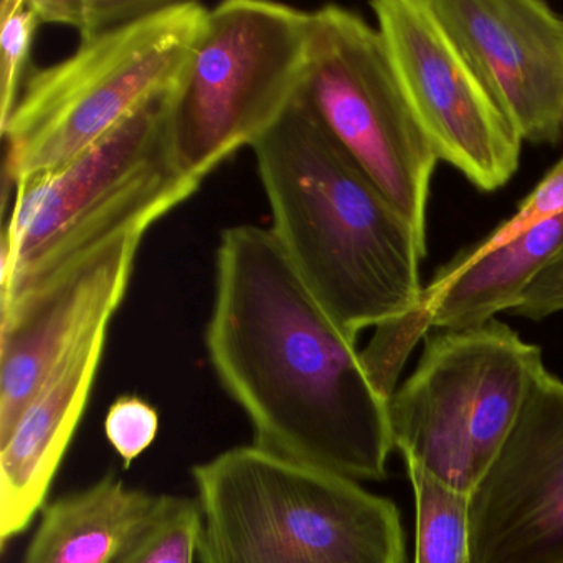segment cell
<instances>
[{
  "mask_svg": "<svg viewBox=\"0 0 563 563\" xmlns=\"http://www.w3.org/2000/svg\"><path fill=\"white\" fill-rule=\"evenodd\" d=\"M279 246L258 225L227 229L217 250L210 364L245 411L253 444L358 481L387 476L388 400Z\"/></svg>",
  "mask_w": 563,
  "mask_h": 563,
  "instance_id": "cell-1",
  "label": "cell"
},
{
  "mask_svg": "<svg viewBox=\"0 0 563 563\" xmlns=\"http://www.w3.org/2000/svg\"><path fill=\"white\" fill-rule=\"evenodd\" d=\"M202 527L199 500L161 494L153 516L114 563H196Z\"/></svg>",
  "mask_w": 563,
  "mask_h": 563,
  "instance_id": "cell-17",
  "label": "cell"
},
{
  "mask_svg": "<svg viewBox=\"0 0 563 563\" xmlns=\"http://www.w3.org/2000/svg\"><path fill=\"white\" fill-rule=\"evenodd\" d=\"M520 140L563 137V18L540 0H428Z\"/></svg>",
  "mask_w": 563,
  "mask_h": 563,
  "instance_id": "cell-12",
  "label": "cell"
},
{
  "mask_svg": "<svg viewBox=\"0 0 563 563\" xmlns=\"http://www.w3.org/2000/svg\"><path fill=\"white\" fill-rule=\"evenodd\" d=\"M41 24L31 0H4L0 4V130L14 113L35 32Z\"/></svg>",
  "mask_w": 563,
  "mask_h": 563,
  "instance_id": "cell-19",
  "label": "cell"
},
{
  "mask_svg": "<svg viewBox=\"0 0 563 563\" xmlns=\"http://www.w3.org/2000/svg\"><path fill=\"white\" fill-rule=\"evenodd\" d=\"M170 91L64 166L15 184L0 252V305L84 253L150 230L197 192L200 180L170 153Z\"/></svg>",
  "mask_w": 563,
  "mask_h": 563,
  "instance_id": "cell-4",
  "label": "cell"
},
{
  "mask_svg": "<svg viewBox=\"0 0 563 563\" xmlns=\"http://www.w3.org/2000/svg\"><path fill=\"white\" fill-rule=\"evenodd\" d=\"M147 230H130L0 305V441L62 358L120 308Z\"/></svg>",
  "mask_w": 563,
  "mask_h": 563,
  "instance_id": "cell-11",
  "label": "cell"
},
{
  "mask_svg": "<svg viewBox=\"0 0 563 563\" xmlns=\"http://www.w3.org/2000/svg\"><path fill=\"white\" fill-rule=\"evenodd\" d=\"M200 563H405L394 500L358 481L272 453L230 448L192 470Z\"/></svg>",
  "mask_w": 563,
  "mask_h": 563,
  "instance_id": "cell-3",
  "label": "cell"
},
{
  "mask_svg": "<svg viewBox=\"0 0 563 563\" xmlns=\"http://www.w3.org/2000/svg\"><path fill=\"white\" fill-rule=\"evenodd\" d=\"M563 311V256L552 263L514 309V314L542 321Z\"/></svg>",
  "mask_w": 563,
  "mask_h": 563,
  "instance_id": "cell-22",
  "label": "cell"
},
{
  "mask_svg": "<svg viewBox=\"0 0 563 563\" xmlns=\"http://www.w3.org/2000/svg\"><path fill=\"white\" fill-rule=\"evenodd\" d=\"M207 9L167 2L104 34L81 38L58 64L35 70L0 133L5 180L64 166L179 84Z\"/></svg>",
  "mask_w": 563,
  "mask_h": 563,
  "instance_id": "cell-5",
  "label": "cell"
},
{
  "mask_svg": "<svg viewBox=\"0 0 563 563\" xmlns=\"http://www.w3.org/2000/svg\"><path fill=\"white\" fill-rule=\"evenodd\" d=\"M473 563H563V382L543 368L470 494Z\"/></svg>",
  "mask_w": 563,
  "mask_h": 563,
  "instance_id": "cell-10",
  "label": "cell"
},
{
  "mask_svg": "<svg viewBox=\"0 0 563 563\" xmlns=\"http://www.w3.org/2000/svg\"><path fill=\"white\" fill-rule=\"evenodd\" d=\"M108 328L78 342L0 441V545L44 509L52 483L84 418L107 347Z\"/></svg>",
  "mask_w": 563,
  "mask_h": 563,
  "instance_id": "cell-13",
  "label": "cell"
},
{
  "mask_svg": "<svg viewBox=\"0 0 563 563\" xmlns=\"http://www.w3.org/2000/svg\"><path fill=\"white\" fill-rule=\"evenodd\" d=\"M542 352L493 319L433 331L388 400L394 448L457 493H473L543 371Z\"/></svg>",
  "mask_w": 563,
  "mask_h": 563,
  "instance_id": "cell-7",
  "label": "cell"
},
{
  "mask_svg": "<svg viewBox=\"0 0 563 563\" xmlns=\"http://www.w3.org/2000/svg\"><path fill=\"white\" fill-rule=\"evenodd\" d=\"M563 256V213L481 256L473 265L424 286L411 314L375 329L380 344L407 361L433 331H461L514 311L536 279Z\"/></svg>",
  "mask_w": 563,
  "mask_h": 563,
  "instance_id": "cell-14",
  "label": "cell"
},
{
  "mask_svg": "<svg viewBox=\"0 0 563 563\" xmlns=\"http://www.w3.org/2000/svg\"><path fill=\"white\" fill-rule=\"evenodd\" d=\"M311 12L262 0L207 11L179 84L170 91L167 136L177 167L202 183L252 147L301 91Z\"/></svg>",
  "mask_w": 563,
  "mask_h": 563,
  "instance_id": "cell-6",
  "label": "cell"
},
{
  "mask_svg": "<svg viewBox=\"0 0 563 563\" xmlns=\"http://www.w3.org/2000/svg\"><path fill=\"white\" fill-rule=\"evenodd\" d=\"M411 110L440 161L481 192L503 189L522 143L428 0L371 4Z\"/></svg>",
  "mask_w": 563,
  "mask_h": 563,
  "instance_id": "cell-9",
  "label": "cell"
},
{
  "mask_svg": "<svg viewBox=\"0 0 563 563\" xmlns=\"http://www.w3.org/2000/svg\"><path fill=\"white\" fill-rule=\"evenodd\" d=\"M157 431L159 413L150 401L136 395L114 400L104 418V434L126 467L154 443Z\"/></svg>",
  "mask_w": 563,
  "mask_h": 563,
  "instance_id": "cell-21",
  "label": "cell"
},
{
  "mask_svg": "<svg viewBox=\"0 0 563 563\" xmlns=\"http://www.w3.org/2000/svg\"><path fill=\"white\" fill-rule=\"evenodd\" d=\"M563 213V157L545 174L537 184L536 189L526 197L517 207L516 212L504 220L489 235L479 242L473 243L467 249L461 250L446 265L441 266L433 278H448L460 269L473 265L474 262L487 253L494 252L499 246L507 245L512 240L519 239L523 233L530 232L536 227L555 219Z\"/></svg>",
  "mask_w": 563,
  "mask_h": 563,
  "instance_id": "cell-18",
  "label": "cell"
},
{
  "mask_svg": "<svg viewBox=\"0 0 563 563\" xmlns=\"http://www.w3.org/2000/svg\"><path fill=\"white\" fill-rule=\"evenodd\" d=\"M252 150L269 230L344 334L411 314L428 246L299 95Z\"/></svg>",
  "mask_w": 563,
  "mask_h": 563,
  "instance_id": "cell-2",
  "label": "cell"
},
{
  "mask_svg": "<svg viewBox=\"0 0 563 563\" xmlns=\"http://www.w3.org/2000/svg\"><path fill=\"white\" fill-rule=\"evenodd\" d=\"M159 496L114 474L42 509L24 563H114L146 526Z\"/></svg>",
  "mask_w": 563,
  "mask_h": 563,
  "instance_id": "cell-15",
  "label": "cell"
},
{
  "mask_svg": "<svg viewBox=\"0 0 563 563\" xmlns=\"http://www.w3.org/2000/svg\"><path fill=\"white\" fill-rule=\"evenodd\" d=\"M42 24L75 29L80 38L113 31L159 11L169 0H31Z\"/></svg>",
  "mask_w": 563,
  "mask_h": 563,
  "instance_id": "cell-20",
  "label": "cell"
},
{
  "mask_svg": "<svg viewBox=\"0 0 563 563\" xmlns=\"http://www.w3.org/2000/svg\"><path fill=\"white\" fill-rule=\"evenodd\" d=\"M415 496V563H473L470 496L407 463Z\"/></svg>",
  "mask_w": 563,
  "mask_h": 563,
  "instance_id": "cell-16",
  "label": "cell"
},
{
  "mask_svg": "<svg viewBox=\"0 0 563 563\" xmlns=\"http://www.w3.org/2000/svg\"><path fill=\"white\" fill-rule=\"evenodd\" d=\"M299 97L427 245L440 157L411 110L380 31L341 5L311 12Z\"/></svg>",
  "mask_w": 563,
  "mask_h": 563,
  "instance_id": "cell-8",
  "label": "cell"
}]
</instances>
